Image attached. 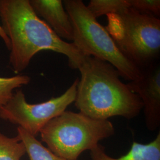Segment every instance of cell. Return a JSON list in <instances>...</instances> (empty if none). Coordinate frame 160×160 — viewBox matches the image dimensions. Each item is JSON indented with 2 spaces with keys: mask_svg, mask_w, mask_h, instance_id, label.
Returning a JSON list of instances; mask_svg holds the SVG:
<instances>
[{
  "mask_svg": "<svg viewBox=\"0 0 160 160\" xmlns=\"http://www.w3.org/2000/svg\"><path fill=\"white\" fill-rule=\"evenodd\" d=\"M2 28L10 41L9 62L18 74L29 66L38 52L51 51L64 55L69 67L78 69L85 56L58 37L34 12L29 0H0Z\"/></svg>",
  "mask_w": 160,
  "mask_h": 160,
  "instance_id": "1",
  "label": "cell"
},
{
  "mask_svg": "<svg viewBox=\"0 0 160 160\" xmlns=\"http://www.w3.org/2000/svg\"><path fill=\"white\" fill-rule=\"evenodd\" d=\"M78 69L81 78L75 106L92 119L108 120L115 116L132 119L143 109V103L120 79L117 69L97 58L85 56Z\"/></svg>",
  "mask_w": 160,
  "mask_h": 160,
  "instance_id": "2",
  "label": "cell"
},
{
  "mask_svg": "<svg viewBox=\"0 0 160 160\" xmlns=\"http://www.w3.org/2000/svg\"><path fill=\"white\" fill-rule=\"evenodd\" d=\"M41 141L53 153L68 160H77L84 151H91L99 142L115 133L109 120L92 119L71 111L49 121L40 131Z\"/></svg>",
  "mask_w": 160,
  "mask_h": 160,
  "instance_id": "3",
  "label": "cell"
},
{
  "mask_svg": "<svg viewBox=\"0 0 160 160\" xmlns=\"http://www.w3.org/2000/svg\"><path fill=\"white\" fill-rule=\"evenodd\" d=\"M63 4L73 27L72 43L84 56L109 62L129 81L141 77L142 71L124 56L106 28L98 22L82 1L65 0Z\"/></svg>",
  "mask_w": 160,
  "mask_h": 160,
  "instance_id": "4",
  "label": "cell"
},
{
  "mask_svg": "<svg viewBox=\"0 0 160 160\" xmlns=\"http://www.w3.org/2000/svg\"><path fill=\"white\" fill-rule=\"evenodd\" d=\"M106 28L120 52L141 70L158 62L160 55V20L129 7L109 14Z\"/></svg>",
  "mask_w": 160,
  "mask_h": 160,
  "instance_id": "5",
  "label": "cell"
},
{
  "mask_svg": "<svg viewBox=\"0 0 160 160\" xmlns=\"http://www.w3.org/2000/svg\"><path fill=\"white\" fill-rule=\"evenodd\" d=\"M78 81L79 78L75 79L60 96L38 104L28 103L23 91L17 90L12 99L0 108V119L17 125L36 137L49 121L63 113L74 102Z\"/></svg>",
  "mask_w": 160,
  "mask_h": 160,
  "instance_id": "6",
  "label": "cell"
},
{
  "mask_svg": "<svg viewBox=\"0 0 160 160\" xmlns=\"http://www.w3.org/2000/svg\"><path fill=\"white\" fill-rule=\"evenodd\" d=\"M142 71L140 78L129 81L126 84L141 98L147 128L154 132L160 126V63L151 65Z\"/></svg>",
  "mask_w": 160,
  "mask_h": 160,
  "instance_id": "7",
  "label": "cell"
},
{
  "mask_svg": "<svg viewBox=\"0 0 160 160\" xmlns=\"http://www.w3.org/2000/svg\"><path fill=\"white\" fill-rule=\"evenodd\" d=\"M34 12L62 39L73 40V27L61 0H29Z\"/></svg>",
  "mask_w": 160,
  "mask_h": 160,
  "instance_id": "8",
  "label": "cell"
},
{
  "mask_svg": "<svg viewBox=\"0 0 160 160\" xmlns=\"http://www.w3.org/2000/svg\"><path fill=\"white\" fill-rule=\"evenodd\" d=\"M92 160H160V132L147 144L133 142L130 150L119 158H114L106 153L105 148L98 143L90 151Z\"/></svg>",
  "mask_w": 160,
  "mask_h": 160,
  "instance_id": "9",
  "label": "cell"
},
{
  "mask_svg": "<svg viewBox=\"0 0 160 160\" xmlns=\"http://www.w3.org/2000/svg\"><path fill=\"white\" fill-rule=\"evenodd\" d=\"M17 137L24 144L29 160H71L63 158L55 154L38 141L36 137L30 134L22 128L17 127Z\"/></svg>",
  "mask_w": 160,
  "mask_h": 160,
  "instance_id": "10",
  "label": "cell"
},
{
  "mask_svg": "<svg viewBox=\"0 0 160 160\" xmlns=\"http://www.w3.org/2000/svg\"><path fill=\"white\" fill-rule=\"evenodd\" d=\"M129 7V0H91L87 6L96 18L103 15L119 14Z\"/></svg>",
  "mask_w": 160,
  "mask_h": 160,
  "instance_id": "11",
  "label": "cell"
},
{
  "mask_svg": "<svg viewBox=\"0 0 160 160\" xmlns=\"http://www.w3.org/2000/svg\"><path fill=\"white\" fill-rule=\"evenodd\" d=\"M26 154L25 147L18 138L8 137L0 133V160H21Z\"/></svg>",
  "mask_w": 160,
  "mask_h": 160,
  "instance_id": "12",
  "label": "cell"
},
{
  "mask_svg": "<svg viewBox=\"0 0 160 160\" xmlns=\"http://www.w3.org/2000/svg\"><path fill=\"white\" fill-rule=\"evenodd\" d=\"M31 78L26 75H17L11 77H0V108L12 99L14 89L29 84Z\"/></svg>",
  "mask_w": 160,
  "mask_h": 160,
  "instance_id": "13",
  "label": "cell"
},
{
  "mask_svg": "<svg viewBox=\"0 0 160 160\" xmlns=\"http://www.w3.org/2000/svg\"><path fill=\"white\" fill-rule=\"evenodd\" d=\"M131 8L137 12L153 16H160V0H129Z\"/></svg>",
  "mask_w": 160,
  "mask_h": 160,
  "instance_id": "14",
  "label": "cell"
},
{
  "mask_svg": "<svg viewBox=\"0 0 160 160\" xmlns=\"http://www.w3.org/2000/svg\"><path fill=\"white\" fill-rule=\"evenodd\" d=\"M0 38L2 40L4 41V42L5 43V45L7 48V49L8 50H10V41L9 38L7 36L5 32L4 31V30H3L2 26L1 25H0Z\"/></svg>",
  "mask_w": 160,
  "mask_h": 160,
  "instance_id": "15",
  "label": "cell"
}]
</instances>
